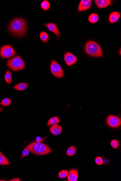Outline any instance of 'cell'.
Here are the masks:
<instances>
[{
  "mask_svg": "<svg viewBox=\"0 0 121 181\" xmlns=\"http://www.w3.org/2000/svg\"><path fill=\"white\" fill-rule=\"evenodd\" d=\"M27 22L24 18H15L11 21L8 30L11 34L14 36H24L26 32Z\"/></svg>",
  "mask_w": 121,
  "mask_h": 181,
  "instance_id": "1",
  "label": "cell"
},
{
  "mask_svg": "<svg viewBox=\"0 0 121 181\" xmlns=\"http://www.w3.org/2000/svg\"><path fill=\"white\" fill-rule=\"evenodd\" d=\"M32 153L37 156H42L51 153L52 151L47 145L41 143H33L27 146Z\"/></svg>",
  "mask_w": 121,
  "mask_h": 181,
  "instance_id": "2",
  "label": "cell"
},
{
  "mask_svg": "<svg viewBox=\"0 0 121 181\" xmlns=\"http://www.w3.org/2000/svg\"><path fill=\"white\" fill-rule=\"evenodd\" d=\"M85 51L88 55L91 57H102L103 56V52L100 45L94 41L88 42L85 47Z\"/></svg>",
  "mask_w": 121,
  "mask_h": 181,
  "instance_id": "3",
  "label": "cell"
},
{
  "mask_svg": "<svg viewBox=\"0 0 121 181\" xmlns=\"http://www.w3.org/2000/svg\"><path fill=\"white\" fill-rule=\"evenodd\" d=\"M7 65L10 70L13 71H19L23 70L25 62L20 56L17 55L8 60Z\"/></svg>",
  "mask_w": 121,
  "mask_h": 181,
  "instance_id": "4",
  "label": "cell"
},
{
  "mask_svg": "<svg viewBox=\"0 0 121 181\" xmlns=\"http://www.w3.org/2000/svg\"><path fill=\"white\" fill-rule=\"evenodd\" d=\"M50 69L52 74L55 77L60 78L64 76L65 74L62 68L55 60H52Z\"/></svg>",
  "mask_w": 121,
  "mask_h": 181,
  "instance_id": "5",
  "label": "cell"
},
{
  "mask_svg": "<svg viewBox=\"0 0 121 181\" xmlns=\"http://www.w3.org/2000/svg\"><path fill=\"white\" fill-rule=\"evenodd\" d=\"M16 54L15 50L10 45L4 46L0 49V56L3 59L11 58Z\"/></svg>",
  "mask_w": 121,
  "mask_h": 181,
  "instance_id": "6",
  "label": "cell"
},
{
  "mask_svg": "<svg viewBox=\"0 0 121 181\" xmlns=\"http://www.w3.org/2000/svg\"><path fill=\"white\" fill-rule=\"evenodd\" d=\"M107 123L109 127L112 128H116L121 125V120L118 116L110 115L107 117Z\"/></svg>",
  "mask_w": 121,
  "mask_h": 181,
  "instance_id": "7",
  "label": "cell"
},
{
  "mask_svg": "<svg viewBox=\"0 0 121 181\" xmlns=\"http://www.w3.org/2000/svg\"><path fill=\"white\" fill-rule=\"evenodd\" d=\"M64 60L67 66H71L77 61V57L72 53L67 52L64 55Z\"/></svg>",
  "mask_w": 121,
  "mask_h": 181,
  "instance_id": "8",
  "label": "cell"
},
{
  "mask_svg": "<svg viewBox=\"0 0 121 181\" xmlns=\"http://www.w3.org/2000/svg\"><path fill=\"white\" fill-rule=\"evenodd\" d=\"M91 4V0H82L79 4L78 11L81 12L87 10L90 8Z\"/></svg>",
  "mask_w": 121,
  "mask_h": 181,
  "instance_id": "9",
  "label": "cell"
},
{
  "mask_svg": "<svg viewBox=\"0 0 121 181\" xmlns=\"http://www.w3.org/2000/svg\"><path fill=\"white\" fill-rule=\"evenodd\" d=\"M44 25L47 27L50 31L54 33L58 38H59L60 36V31L55 24L53 23H49L44 24Z\"/></svg>",
  "mask_w": 121,
  "mask_h": 181,
  "instance_id": "10",
  "label": "cell"
},
{
  "mask_svg": "<svg viewBox=\"0 0 121 181\" xmlns=\"http://www.w3.org/2000/svg\"><path fill=\"white\" fill-rule=\"evenodd\" d=\"M78 178V171L77 169H70L68 172L67 179L69 181H77Z\"/></svg>",
  "mask_w": 121,
  "mask_h": 181,
  "instance_id": "11",
  "label": "cell"
},
{
  "mask_svg": "<svg viewBox=\"0 0 121 181\" xmlns=\"http://www.w3.org/2000/svg\"><path fill=\"white\" fill-rule=\"evenodd\" d=\"M94 2L98 8H106L112 3V1L110 0H96Z\"/></svg>",
  "mask_w": 121,
  "mask_h": 181,
  "instance_id": "12",
  "label": "cell"
},
{
  "mask_svg": "<svg viewBox=\"0 0 121 181\" xmlns=\"http://www.w3.org/2000/svg\"><path fill=\"white\" fill-rule=\"evenodd\" d=\"M50 131L52 134L55 136L60 135L63 131V128L59 125H52L50 128Z\"/></svg>",
  "mask_w": 121,
  "mask_h": 181,
  "instance_id": "13",
  "label": "cell"
},
{
  "mask_svg": "<svg viewBox=\"0 0 121 181\" xmlns=\"http://www.w3.org/2000/svg\"><path fill=\"white\" fill-rule=\"evenodd\" d=\"M120 14L117 12H112L109 15V21L111 23H116L119 20L120 17Z\"/></svg>",
  "mask_w": 121,
  "mask_h": 181,
  "instance_id": "14",
  "label": "cell"
},
{
  "mask_svg": "<svg viewBox=\"0 0 121 181\" xmlns=\"http://www.w3.org/2000/svg\"><path fill=\"white\" fill-rule=\"evenodd\" d=\"M28 85L27 83H20L14 86V89L18 91H22L25 90L28 87Z\"/></svg>",
  "mask_w": 121,
  "mask_h": 181,
  "instance_id": "15",
  "label": "cell"
},
{
  "mask_svg": "<svg viewBox=\"0 0 121 181\" xmlns=\"http://www.w3.org/2000/svg\"><path fill=\"white\" fill-rule=\"evenodd\" d=\"M99 17L97 14L93 13L89 16L88 20L89 22L92 24H95L98 21Z\"/></svg>",
  "mask_w": 121,
  "mask_h": 181,
  "instance_id": "16",
  "label": "cell"
},
{
  "mask_svg": "<svg viewBox=\"0 0 121 181\" xmlns=\"http://www.w3.org/2000/svg\"><path fill=\"white\" fill-rule=\"evenodd\" d=\"M40 39L43 43H47L48 42L49 40V37L47 33L44 31H41L40 34Z\"/></svg>",
  "mask_w": 121,
  "mask_h": 181,
  "instance_id": "17",
  "label": "cell"
},
{
  "mask_svg": "<svg viewBox=\"0 0 121 181\" xmlns=\"http://www.w3.org/2000/svg\"><path fill=\"white\" fill-rule=\"evenodd\" d=\"M10 164V162L2 152H0V165H5Z\"/></svg>",
  "mask_w": 121,
  "mask_h": 181,
  "instance_id": "18",
  "label": "cell"
},
{
  "mask_svg": "<svg viewBox=\"0 0 121 181\" xmlns=\"http://www.w3.org/2000/svg\"><path fill=\"white\" fill-rule=\"evenodd\" d=\"M60 123V122L59 117L58 116H56L52 117L49 119L47 122V125L50 126Z\"/></svg>",
  "mask_w": 121,
  "mask_h": 181,
  "instance_id": "19",
  "label": "cell"
},
{
  "mask_svg": "<svg viewBox=\"0 0 121 181\" xmlns=\"http://www.w3.org/2000/svg\"><path fill=\"white\" fill-rule=\"evenodd\" d=\"M41 7L43 10H48L50 8V4L48 1L45 0L43 1L41 4Z\"/></svg>",
  "mask_w": 121,
  "mask_h": 181,
  "instance_id": "20",
  "label": "cell"
},
{
  "mask_svg": "<svg viewBox=\"0 0 121 181\" xmlns=\"http://www.w3.org/2000/svg\"><path fill=\"white\" fill-rule=\"evenodd\" d=\"M76 149L74 146H71L69 148L67 151V154L70 156H74L76 154Z\"/></svg>",
  "mask_w": 121,
  "mask_h": 181,
  "instance_id": "21",
  "label": "cell"
},
{
  "mask_svg": "<svg viewBox=\"0 0 121 181\" xmlns=\"http://www.w3.org/2000/svg\"><path fill=\"white\" fill-rule=\"evenodd\" d=\"M5 79L6 82L8 84H10L12 79L11 73L9 70H7L5 74Z\"/></svg>",
  "mask_w": 121,
  "mask_h": 181,
  "instance_id": "22",
  "label": "cell"
},
{
  "mask_svg": "<svg viewBox=\"0 0 121 181\" xmlns=\"http://www.w3.org/2000/svg\"><path fill=\"white\" fill-rule=\"evenodd\" d=\"M12 103V100L9 98H5L3 99L1 101V105L3 106H8L10 105Z\"/></svg>",
  "mask_w": 121,
  "mask_h": 181,
  "instance_id": "23",
  "label": "cell"
},
{
  "mask_svg": "<svg viewBox=\"0 0 121 181\" xmlns=\"http://www.w3.org/2000/svg\"><path fill=\"white\" fill-rule=\"evenodd\" d=\"M111 146L113 148L117 149L120 146L119 142L116 139H113L111 141L110 143Z\"/></svg>",
  "mask_w": 121,
  "mask_h": 181,
  "instance_id": "24",
  "label": "cell"
},
{
  "mask_svg": "<svg viewBox=\"0 0 121 181\" xmlns=\"http://www.w3.org/2000/svg\"><path fill=\"white\" fill-rule=\"evenodd\" d=\"M68 172V171L67 170H63L60 171L58 174V177L62 179L67 177Z\"/></svg>",
  "mask_w": 121,
  "mask_h": 181,
  "instance_id": "25",
  "label": "cell"
},
{
  "mask_svg": "<svg viewBox=\"0 0 121 181\" xmlns=\"http://www.w3.org/2000/svg\"><path fill=\"white\" fill-rule=\"evenodd\" d=\"M95 162L97 165H101L103 164V160L100 156H97L95 159Z\"/></svg>",
  "mask_w": 121,
  "mask_h": 181,
  "instance_id": "26",
  "label": "cell"
},
{
  "mask_svg": "<svg viewBox=\"0 0 121 181\" xmlns=\"http://www.w3.org/2000/svg\"><path fill=\"white\" fill-rule=\"evenodd\" d=\"M30 150H29L27 147L24 149L22 152V155L21 157L24 158L25 156H28L30 153Z\"/></svg>",
  "mask_w": 121,
  "mask_h": 181,
  "instance_id": "27",
  "label": "cell"
},
{
  "mask_svg": "<svg viewBox=\"0 0 121 181\" xmlns=\"http://www.w3.org/2000/svg\"><path fill=\"white\" fill-rule=\"evenodd\" d=\"M47 138V137L43 138L42 137H40V136H37L36 138V140L34 142H35V143H42V142L44 141Z\"/></svg>",
  "mask_w": 121,
  "mask_h": 181,
  "instance_id": "28",
  "label": "cell"
},
{
  "mask_svg": "<svg viewBox=\"0 0 121 181\" xmlns=\"http://www.w3.org/2000/svg\"><path fill=\"white\" fill-rule=\"evenodd\" d=\"M10 181H20V179L19 178H14V179H12L10 180Z\"/></svg>",
  "mask_w": 121,
  "mask_h": 181,
  "instance_id": "29",
  "label": "cell"
},
{
  "mask_svg": "<svg viewBox=\"0 0 121 181\" xmlns=\"http://www.w3.org/2000/svg\"><path fill=\"white\" fill-rule=\"evenodd\" d=\"M3 110V109H2V108L0 106V113L2 112Z\"/></svg>",
  "mask_w": 121,
  "mask_h": 181,
  "instance_id": "30",
  "label": "cell"
},
{
  "mask_svg": "<svg viewBox=\"0 0 121 181\" xmlns=\"http://www.w3.org/2000/svg\"><path fill=\"white\" fill-rule=\"evenodd\" d=\"M5 180H0V181H5Z\"/></svg>",
  "mask_w": 121,
  "mask_h": 181,
  "instance_id": "31",
  "label": "cell"
}]
</instances>
